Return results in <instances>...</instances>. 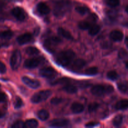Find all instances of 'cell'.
I'll return each mask as SVG.
<instances>
[{
  "label": "cell",
  "instance_id": "1",
  "mask_svg": "<svg viewBox=\"0 0 128 128\" xmlns=\"http://www.w3.org/2000/svg\"><path fill=\"white\" fill-rule=\"evenodd\" d=\"M76 57V54L72 50H66L60 52L56 55L55 61L58 64L66 67L71 64Z\"/></svg>",
  "mask_w": 128,
  "mask_h": 128
},
{
  "label": "cell",
  "instance_id": "2",
  "mask_svg": "<svg viewBox=\"0 0 128 128\" xmlns=\"http://www.w3.org/2000/svg\"><path fill=\"white\" fill-rule=\"evenodd\" d=\"M71 6L72 4L70 0H58L54 4V14L58 18L62 17L70 11Z\"/></svg>",
  "mask_w": 128,
  "mask_h": 128
},
{
  "label": "cell",
  "instance_id": "3",
  "mask_svg": "<svg viewBox=\"0 0 128 128\" xmlns=\"http://www.w3.org/2000/svg\"><path fill=\"white\" fill-rule=\"evenodd\" d=\"M91 93L96 96H102L114 91V88L111 85H96L91 88Z\"/></svg>",
  "mask_w": 128,
  "mask_h": 128
},
{
  "label": "cell",
  "instance_id": "4",
  "mask_svg": "<svg viewBox=\"0 0 128 128\" xmlns=\"http://www.w3.org/2000/svg\"><path fill=\"white\" fill-rule=\"evenodd\" d=\"M61 42H62V40L59 37L50 36L45 40L43 45L48 51L50 52H53L56 49V46H58Z\"/></svg>",
  "mask_w": 128,
  "mask_h": 128
},
{
  "label": "cell",
  "instance_id": "5",
  "mask_svg": "<svg viewBox=\"0 0 128 128\" xmlns=\"http://www.w3.org/2000/svg\"><path fill=\"white\" fill-rule=\"evenodd\" d=\"M51 93L52 92L50 90H44V91H41L38 92H36L31 98V102L32 103L37 104L46 101L51 96Z\"/></svg>",
  "mask_w": 128,
  "mask_h": 128
},
{
  "label": "cell",
  "instance_id": "6",
  "mask_svg": "<svg viewBox=\"0 0 128 128\" xmlns=\"http://www.w3.org/2000/svg\"><path fill=\"white\" fill-rule=\"evenodd\" d=\"M21 61V54L19 50H15L10 58V65L13 70H16L20 66Z\"/></svg>",
  "mask_w": 128,
  "mask_h": 128
},
{
  "label": "cell",
  "instance_id": "7",
  "mask_svg": "<svg viewBox=\"0 0 128 128\" xmlns=\"http://www.w3.org/2000/svg\"><path fill=\"white\" fill-rule=\"evenodd\" d=\"M44 58H34L26 60L25 61L24 66L27 69H34L40 66L41 62H43Z\"/></svg>",
  "mask_w": 128,
  "mask_h": 128
},
{
  "label": "cell",
  "instance_id": "8",
  "mask_svg": "<svg viewBox=\"0 0 128 128\" xmlns=\"http://www.w3.org/2000/svg\"><path fill=\"white\" fill-rule=\"evenodd\" d=\"M40 74L42 77L46 78H53L58 75V72L56 70L51 67H45L41 68L39 72Z\"/></svg>",
  "mask_w": 128,
  "mask_h": 128
},
{
  "label": "cell",
  "instance_id": "9",
  "mask_svg": "<svg viewBox=\"0 0 128 128\" xmlns=\"http://www.w3.org/2000/svg\"><path fill=\"white\" fill-rule=\"evenodd\" d=\"M11 14L12 16L18 21H23L25 20L26 14L23 9L20 7H16L11 10Z\"/></svg>",
  "mask_w": 128,
  "mask_h": 128
},
{
  "label": "cell",
  "instance_id": "10",
  "mask_svg": "<svg viewBox=\"0 0 128 128\" xmlns=\"http://www.w3.org/2000/svg\"><path fill=\"white\" fill-rule=\"evenodd\" d=\"M70 124L69 120L66 119H56L50 122V126L53 128H64L67 127Z\"/></svg>",
  "mask_w": 128,
  "mask_h": 128
},
{
  "label": "cell",
  "instance_id": "11",
  "mask_svg": "<svg viewBox=\"0 0 128 128\" xmlns=\"http://www.w3.org/2000/svg\"><path fill=\"white\" fill-rule=\"evenodd\" d=\"M86 65V62L82 59L74 60L71 63V68L72 71H78L83 68Z\"/></svg>",
  "mask_w": 128,
  "mask_h": 128
},
{
  "label": "cell",
  "instance_id": "12",
  "mask_svg": "<svg viewBox=\"0 0 128 128\" xmlns=\"http://www.w3.org/2000/svg\"><path fill=\"white\" fill-rule=\"evenodd\" d=\"M22 81L26 86L32 89H36L40 86V82L38 81L26 76L22 78Z\"/></svg>",
  "mask_w": 128,
  "mask_h": 128
},
{
  "label": "cell",
  "instance_id": "13",
  "mask_svg": "<svg viewBox=\"0 0 128 128\" xmlns=\"http://www.w3.org/2000/svg\"><path fill=\"white\" fill-rule=\"evenodd\" d=\"M32 40V36L30 33H25L23 34H21L17 38L16 40L18 42L19 44H25L28 42H31Z\"/></svg>",
  "mask_w": 128,
  "mask_h": 128
},
{
  "label": "cell",
  "instance_id": "14",
  "mask_svg": "<svg viewBox=\"0 0 128 128\" xmlns=\"http://www.w3.org/2000/svg\"><path fill=\"white\" fill-rule=\"evenodd\" d=\"M36 10L41 15H47L50 13V8L44 2H40L36 6Z\"/></svg>",
  "mask_w": 128,
  "mask_h": 128
},
{
  "label": "cell",
  "instance_id": "15",
  "mask_svg": "<svg viewBox=\"0 0 128 128\" xmlns=\"http://www.w3.org/2000/svg\"><path fill=\"white\" fill-rule=\"evenodd\" d=\"M110 37L112 41L118 42V41H122V39H123L124 35L121 31H119V30H114V31L111 32Z\"/></svg>",
  "mask_w": 128,
  "mask_h": 128
},
{
  "label": "cell",
  "instance_id": "16",
  "mask_svg": "<svg viewBox=\"0 0 128 128\" xmlns=\"http://www.w3.org/2000/svg\"><path fill=\"white\" fill-rule=\"evenodd\" d=\"M71 110L72 112L74 114L81 113L84 110V107L83 105L79 102H74L72 104L71 107Z\"/></svg>",
  "mask_w": 128,
  "mask_h": 128
},
{
  "label": "cell",
  "instance_id": "17",
  "mask_svg": "<svg viewBox=\"0 0 128 128\" xmlns=\"http://www.w3.org/2000/svg\"><path fill=\"white\" fill-rule=\"evenodd\" d=\"M58 33L59 35H60V36H62L64 38L66 39V40H73V37L71 35V34L68 31L64 30V28H60L58 29Z\"/></svg>",
  "mask_w": 128,
  "mask_h": 128
},
{
  "label": "cell",
  "instance_id": "18",
  "mask_svg": "<svg viewBox=\"0 0 128 128\" xmlns=\"http://www.w3.org/2000/svg\"><path fill=\"white\" fill-rule=\"evenodd\" d=\"M115 108L117 110H124L128 108V100H122L118 101L115 105Z\"/></svg>",
  "mask_w": 128,
  "mask_h": 128
},
{
  "label": "cell",
  "instance_id": "19",
  "mask_svg": "<svg viewBox=\"0 0 128 128\" xmlns=\"http://www.w3.org/2000/svg\"><path fill=\"white\" fill-rule=\"evenodd\" d=\"M37 116L38 118L41 121H46L50 117V113L45 110H41L38 112Z\"/></svg>",
  "mask_w": 128,
  "mask_h": 128
},
{
  "label": "cell",
  "instance_id": "20",
  "mask_svg": "<svg viewBox=\"0 0 128 128\" xmlns=\"http://www.w3.org/2000/svg\"><path fill=\"white\" fill-rule=\"evenodd\" d=\"M13 32L10 30H6L0 32V38L2 40H10L13 36Z\"/></svg>",
  "mask_w": 128,
  "mask_h": 128
},
{
  "label": "cell",
  "instance_id": "21",
  "mask_svg": "<svg viewBox=\"0 0 128 128\" xmlns=\"http://www.w3.org/2000/svg\"><path fill=\"white\" fill-rule=\"evenodd\" d=\"M89 34L91 35V36H96V34L99 33V32L101 30V27H100L99 25L95 24V25H92L91 26V27L89 29Z\"/></svg>",
  "mask_w": 128,
  "mask_h": 128
},
{
  "label": "cell",
  "instance_id": "22",
  "mask_svg": "<svg viewBox=\"0 0 128 128\" xmlns=\"http://www.w3.org/2000/svg\"><path fill=\"white\" fill-rule=\"evenodd\" d=\"M40 50L36 47H32V46H30V47L27 48L26 49V53L28 55L30 56H36V55H38L40 54Z\"/></svg>",
  "mask_w": 128,
  "mask_h": 128
},
{
  "label": "cell",
  "instance_id": "23",
  "mask_svg": "<svg viewBox=\"0 0 128 128\" xmlns=\"http://www.w3.org/2000/svg\"><path fill=\"white\" fill-rule=\"evenodd\" d=\"M38 126V122L34 119H31V120H27L25 122V127L28 128H37Z\"/></svg>",
  "mask_w": 128,
  "mask_h": 128
},
{
  "label": "cell",
  "instance_id": "24",
  "mask_svg": "<svg viewBox=\"0 0 128 128\" xmlns=\"http://www.w3.org/2000/svg\"><path fill=\"white\" fill-rule=\"evenodd\" d=\"M92 26L91 22L88 21H82L79 22L78 27L80 30H87L90 29V28Z\"/></svg>",
  "mask_w": 128,
  "mask_h": 128
},
{
  "label": "cell",
  "instance_id": "25",
  "mask_svg": "<svg viewBox=\"0 0 128 128\" xmlns=\"http://www.w3.org/2000/svg\"><path fill=\"white\" fill-rule=\"evenodd\" d=\"M62 90L69 94H75L78 91V89L76 86L71 84H68L65 86Z\"/></svg>",
  "mask_w": 128,
  "mask_h": 128
},
{
  "label": "cell",
  "instance_id": "26",
  "mask_svg": "<svg viewBox=\"0 0 128 128\" xmlns=\"http://www.w3.org/2000/svg\"><path fill=\"white\" fill-rule=\"evenodd\" d=\"M84 73L88 76H94L98 73V69L96 67H90L85 70Z\"/></svg>",
  "mask_w": 128,
  "mask_h": 128
},
{
  "label": "cell",
  "instance_id": "27",
  "mask_svg": "<svg viewBox=\"0 0 128 128\" xmlns=\"http://www.w3.org/2000/svg\"><path fill=\"white\" fill-rule=\"evenodd\" d=\"M122 121H123V116L122 115H118L114 118L112 124L116 127H119L122 124Z\"/></svg>",
  "mask_w": 128,
  "mask_h": 128
},
{
  "label": "cell",
  "instance_id": "28",
  "mask_svg": "<svg viewBox=\"0 0 128 128\" xmlns=\"http://www.w3.org/2000/svg\"><path fill=\"white\" fill-rule=\"evenodd\" d=\"M76 11L81 15H85L90 11V9L86 6H80L76 8Z\"/></svg>",
  "mask_w": 128,
  "mask_h": 128
},
{
  "label": "cell",
  "instance_id": "29",
  "mask_svg": "<svg viewBox=\"0 0 128 128\" xmlns=\"http://www.w3.org/2000/svg\"><path fill=\"white\" fill-rule=\"evenodd\" d=\"M118 88L121 92H125L128 91V84L127 82H120L118 84Z\"/></svg>",
  "mask_w": 128,
  "mask_h": 128
},
{
  "label": "cell",
  "instance_id": "30",
  "mask_svg": "<svg viewBox=\"0 0 128 128\" xmlns=\"http://www.w3.org/2000/svg\"><path fill=\"white\" fill-rule=\"evenodd\" d=\"M118 74L115 71H109L107 74V78L111 81H115V80H118Z\"/></svg>",
  "mask_w": 128,
  "mask_h": 128
},
{
  "label": "cell",
  "instance_id": "31",
  "mask_svg": "<svg viewBox=\"0 0 128 128\" xmlns=\"http://www.w3.org/2000/svg\"><path fill=\"white\" fill-rule=\"evenodd\" d=\"M120 3V0H107L106 4L111 8H115Z\"/></svg>",
  "mask_w": 128,
  "mask_h": 128
},
{
  "label": "cell",
  "instance_id": "32",
  "mask_svg": "<svg viewBox=\"0 0 128 128\" xmlns=\"http://www.w3.org/2000/svg\"><path fill=\"white\" fill-rule=\"evenodd\" d=\"M100 107V104L97 102H92L88 106V111L90 112H92L94 111H96L98 108Z\"/></svg>",
  "mask_w": 128,
  "mask_h": 128
},
{
  "label": "cell",
  "instance_id": "33",
  "mask_svg": "<svg viewBox=\"0 0 128 128\" xmlns=\"http://www.w3.org/2000/svg\"><path fill=\"white\" fill-rule=\"evenodd\" d=\"M23 105V102H22V100L20 98L16 97V100H15L14 104V106L15 109H20Z\"/></svg>",
  "mask_w": 128,
  "mask_h": 128
},
{
  "label": "cell",
  "instance_id": "34",
  "mask_svg": "<svg viewBox=\"0 0 128 128\" xmlns=\"http://www.w3.org/2000/svg\"><path fill=\"white\" fill-rule=\"evenodd\" d=\"M12 128H24L25 127V122L22 121H17L12 124L11 126Z\"/></svg>",
  "mask_w": 128,
  "mask_h": 128
},
{
  "label": "cell",
  "instance_id": "35",
  "mask_svg": "<svg viewBox=\"0 0 128 128\" xmlns=\"http://www.w3.org/2000/svg\"><path fill=\"white\" fill-rule=\"evenodd\" d=\"M70 80L67 78H62L60 80H58L56 81V82H53V84H64V83H66V82H68Z\"/></svg>",
  "mask_w": 128,
  "mask_h": 128
},
{
  "label": "cell",
  "instance_id": "36",
  "mask_svg": "<svg viewBox=\"0 0 128 128\" xmlns=\"http://www.w3.org/2000/svg\"><path fill=\"white\" fill-rule=\"evenodd\" d=\"M62 101V100L60 98H52L51 101V103L52 104L54 105H57L59 104L60 103H61Z\"/></svg>",
  "mask_w": 128,
  "mask_h": 128
},
{
  "label": "cell",
  "instance_id": "37",
  "mask_svg": "<svg viewBox=\"0 0 128 128\" xmlns=\"http://www.w3.org/2000/svg\"><path fill=\"white\" fill-rule=\"evenodd\" d=\"M6 71V67L4 64L0 61V74H4Z\"/></svg>",
  "mask_w": 128,
  "mask_h": 128
},
{
  "label": "cell",
  "instance_id": "38",
  "mask_svg": "<svg viewBox=\"0 0 128 128\" xmlns=\"http://www.w3.org/2000/svg\"><path fill=\"white\" fill-rule=\"evenodd\" d=\"M100 124L99 122H90L88 123H87L86 124V128H93V127H96V126H98Z\"/></svg>",
  "mask_w": 128,
  "mask_h": 128
},
{
  "label": "cell",
  "instance_id": "39",
  "mask_svg": "<svg viewBox=\"0 0 128 128\" xmlns=\"http://www.w3.org/2000/svg\"><path fill=\"white\" fill-rule=\"evenodd\" d=\"M7 100V96L4 92H0V102H4Z\"/></svg>",
  "mask_w": 128,
  "mask_h": 128
},
{
  "label": "cell",
  "instance_id": "40",
  "mask_svg": "<svg viewBox=\"0 0 128 128\" xmlns=\"http://www.w3.org/2000/svg\"><path fill=\"white\" fill-rule=\"evenodd\" d=\"M6 5V2L5 0H0V11H2Z\"/></svg>",
  "mask_w": 128,
  "mask_h": 128
},
{
  "label": "cell",
  "instance_id": "41",
  "mask_svg": "<svg viewBox=\"0 0 128 128\" xmlns=\"http://www.w3.org/2000/svg\"><path fill=\"white\" fill-rule=\"evenodd\" d=\"M122 52H120V54H120V57H121V58L123 57V55H125V56H126V55L127 54V52H126L125 51H123V50H122Z\"/></svg>",
  "mask_w": 128,
  "mask_h": 128
},
{
  "label": "cell",
  "instance_id": "42",
  "mask_svg": "<svg viewBox=\"0 0 128 128\" xmlns=\"http://www.w3.org/2000/svg\"><path fill=\"white\" fill-rule=\"evenodd\" d=\"M4 114H5L4 112H2V111H1V112H0V119L2 118L4 116Z\"/></svg>",
  "mask_w": 128,
  "mask_h": 128
},
{
  "label": "cell",
  "instance_id": "43",
  "mask_svg": "<svg viewBox=\"0 0 128 128\" xmlns=\"http://www.w3.org/2000/svg\"><path fill=\"white\" fill-rule=\"evenodd\" d=\"M126 68L128 70V61H127V62H126Z\"/></svg>",
  "mask_w": 128,
  "mask_h": 128
},
{
  "label": "cell",
  "instance_id": "44",
  "mask_svg": "<svg viewBox=\"0 0 128 128\" xmlns=\"http://www.w3.org/2000/svg\"><path fill=\"white\" fill-rule=\"evenodd\" d=\"M126 12H127V13L128 14V6H126Z\"/></svg>",
  "mask_w": 128,
  "mask_h": 128
},
{
  "label": "cell",
  "instance_id": "45",
  "mask_svg": "<svg viewBox=\"0 0 128 128\" xmlns=\"http://www.w3.org/2000/svg\"><path fill=\"white\" fill-rule=\"evenodd\" d=\"M126 41H127V42H128V36L127 37V38H126Z\"/></svg>",
  "mask_w": 128,
  "mask_h": 128
}]
</instances>
